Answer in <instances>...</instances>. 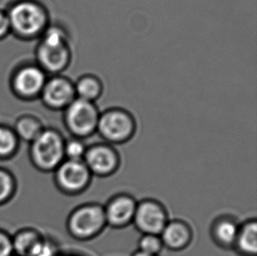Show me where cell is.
Wrapping results in <instances>:
<instances>
[{
    "instance_id": "6da1fadb",
    "label": "cell",
    "mask_w": 257,
    "mask_h": 256,
    "mask_svg": "<svg viewBox=\"0 0 257 256\" xmlns=\"http://www.w3.org/2000/svg\"><path fill=\"white\" fill-rule=\"evenodd\" d=\"M11 34L23 41H33L42 36L49 27V12L37 0H17L7 10Z\"/></svg>"
},
{
    "instance_id": "7a4b0ae2",
    "label": "cell",
    "mask_w": 257,
    "mask_h": 256,
    "mask_svg": "<svg viewBox=\"0 0 257 256\" xmlns=\"http://www.w3.org/2000/svg\"><path fill=\"white\" fill-rule=\"evenodd\" d=\"M36 64L47 74L59 75L70 63L71 52L64 29L57 25H49L39 38L35 49Z\"/></svg>"
},
{
    "instance_id": "3957f363",
    "label": "cell",
    "mask_w": 257,
    "mask_h": 256,
    "mask_svg": "<svg viewBox=\"0 0 257 256\" xmlns=\"http://www.w3.org/2000/svg\"><path fill=\"white\" fill-rule=\"evenodd\" d=\"M65 140L56 128L45 127L37 138L29 143V160L42 173L54 172L65 160Z\"/></svg>"
},
{
    "instance_id": "277c9868",
    "label": "cell",
    "mask_w": 257,
    "mask_h": 256,
    "mask_svg": "<svg viewBox=\"0 0 257 256\" xmlns=\"http://www.w3.org/2000/svg\"><path fill=\"white\" fill-rule=\"evenodd\" d=\"M106 226L104 206L97 203L81 204L67 218V232L81 241L95 239Z\"/></svg>"
},
{
    "instance_id": "5b68a950",
    "label": "cell",
    "mask_w": 257,
    "mask_h": 256,
    "mask_svg": "<svg viewBox=\"0 0 257 256\" xmlns=\"http://www.w3.org/2000/svg\"><path fill=\"white\" fill-rule=\"evenodd\" d=\"M137 129L134 116L120 108H111L101 113L97 133L111 145L124 144L132 140Z\"/></svg>"
},
{
    "instance_id": "8992f818",
    "label": "cell",
    "mask_w": 257,
    "mask_h": 256,
    "mask_svg": "<svg viewBox=\"0 0 257 256\" xmlns=\"http://www.w3.org/2000/svg\"><path fill=\"white\" fill-rule=\"evenodd\" d=\"M100 113L94 102L76 97L64 110L63 123L74 138H89L97 133Z\"/></svg>"
},
{
    "instance_id": "52a82bcc",
    "label": "cell",
    "mask_w": 257,
    "mask_h": 256,
    "mask_svg": "<svg viewBox=\"0 0 257 256\" xmlns=\"http://www.w3.org/2000/svg\"><path fill=\"white\" fill-rule=\"evenodd\" d=\"M48 78V74L36 63L19 66L11 76V90L21 100H35L40 97Z\"/></svg>"
},
{
    "instance_id": "ba28073f",
    "label": "cell",
    "mask_w": 257,
    "mask_h": 256,
    "mask_svg": "<svg viewBox=\"0 0 257 256\" xmlns=\"http://www.w3.org/2000/svg\"><path fill=\"white\" fill-rule=\"evenodd\" d=\"M54 173V182L62 193L77 196L90 187L92 175L84 161L65 159Z\"/></svg>"
},
{
    "instance_id": "9c48e42d",
    "label": "cell",
    "mask_w": 257,
    "mask_h": 256,
    "mask_svg": "<svg viewBox=\"0 0 257 256\" xmlns=\"http://www.w3.org/2000/svg\"><path fill=\"white\" fill-rule=\"evenodd\" d=\"M84 163L92 176L111 177L120 166V156L114 146L106 142L95 143L87 147Z\"/></svg>"
},
{
    "instance_id": "30bf717a",
    "label": "cell",
    "mask_w": 257,
    "mask_h": 256,
    "mask_svg": "<svg viewBox=\"0 0 257 256\" xmlns=\"http://www.w3.org/2000/svg\"><path fill=\"white\" fill-rule=\"evenodd\" d=\"M169 220L164 204L156 199L147 198L138 202L133 224L142 234L160 235Z\"/></svg>"
},
{
    "instance_id": "8fae6325",
    "label": "cell",
    "mask_w": 257,
    "mask_h": 256,
    "mask_svg": "<svg viewBox=\"0 0 257 256\" xmlns=\"http://www.w3.org/2000/svg\"><path fill=\"white\" fill-rule=\"evenodd\" d=\"M76 97L74 83L65 76L55 75L48 78L39 98L49 110L64 111Z\"/></svg>"
},
{
    "instance_id": "7c38bea8",
    "label": "cell",
    "mask_w": 257,
    "mask_h": 256,
    "mask_svg": "<svg viewBox=\"0 0 257 256\" xmlns=\"http://www.w3.org/2000/svg\"><path fill=\"white\" fill-rule=\"evenodd\" d=\"M138 202L126 193L115 195L104 206L106 224L112 228H125L132 224Z\"/></svg>"
},
{
    "instance_id": "4fadbf2b",
    "label": "cell",
    "mask_w": 257,
    "mask_h": 256,
    "mask_svg": "<svg viewBox=\"0 0 257 256\" xmlns=\"http://www.w3.org/2000/svg\"><path fill=\"white\" fill-rule=\"evenodd\" d=\"M164 247L171 251H182L190 246L193 232L187 222L181 219L169 220L160 233Z\"/></svg>"
},
{
    "instance_id": "5bb4252c",
    "label": "cell",
    "mask_w": 257,
    "mask_h": 256,
    "mask_svg": "<svg viewBox=\"0 0 257 256\" xmlns=\"http://www.w3.org/2000/svg\"><path fill=\"white\" fill-rule=\"evenodd\" d=\"M240 225L230 216H220L213 221L211 234L213 241L222 248H233Z\"/></svg>"
},
{
    "instance_id": "9a60e30c",
    "label": "cell",
    "mask_w": 257,
    "mask_h": 256,
    "mask_svg": "<svg viewBox=\"0 0 257 256\" xmlns=\"http://www.w3.org/2000/svg\"><path fill=\"white\" fill-rule=\"evenodd\" d=\"M44 234L33 227L20 229L12 235L14 255L33 256L42 242Z\"/></svg>"
},
{
    "instance_id": "2e32d148",
    "label": "cell",
    "mask_w": 257,
    "mask_h": 256,
    "mask_svg": "<svg viewBox=\"0 0 257 256\" xmlns=\"http://www.w3.org/2000/svg\"><path fill=\"white\" fill-rule=\"evenodd\" d=\"M233 248L240 256L257 255L256 219H248L240 225Z\"/></svg>"
},
{
    "instance_id": "e0dca14e",
    "label": "cell",
    "mask_w": 257,
    "mask_h": 256,
    "mask_svg": "<svg viewBox=\"0 0 257 256\" xmlns=\"http://www.w3.org/2000/svg\"><path fill=\"white\" fill-rule=\"evenodd\" d=\"M13 128L21 142L31 143L42 134L45 126L35 115L23 114L16 119Z\"/></svg>"
},
{
    "instance_id": "ac0fdd59",
    "label": "cell",
    "mask_w": 257,
    "mask_h": 256,
    "mask_svg": "<svg viewBox=\"0 0 257 256\" xmlns=\"http://www.w3.org/2000/svg\"><path fill=\"white\" fill-rule=\"evenodd\" d=\"M20 144L21 141L14 128L0 125V161L13 159L19 152Z\"/></svg>"
},
{
    "instance_id": "d6986e66",
    "label": "cell",
    "mask_w": 257,
    "mask_h": 256,
    "mask_svg": "<svg viewBox=\"0 0 257 256\" xmlns=\"http://www.w3.org/2000/svg\"><path fill=\"white\" fill-rule=\"evenodd\" d=\"M74 87L76 97L90 102H94L100 96L103 89L100 81L91 76L81 77Z\"/></svg>"
},
{
    "instance_id": "ffe728a7",
    "label": "cell",
    "mask_w": 257,
    "mask_h": 256,
    "mask_svg": "<svg viewBox=\"0 0 257 256\" xmlns=\"http://www.w3.org/2000/svg\"><path fill=\"white\" fill-rule=\"evenodd\" d=\"M17 188V180L13 172L0 167V206L12 201Z\"/></svg>"
},
{
    "instance_id": "44dd1931",
    "label": "cell",
    "mask_w": 257,
    "mask_h": 256,
    "mask_svg": "<svg viewBox=\"0 0 257 256\" xmlns=\"http://www.w3.org/2000/svg\"><path fill=\"white\" fill-rule=\"evenodd\" d=\"M164 247L160 235L143 234L138 241L137 250L151 255H159Z\"/></svg>"
},
{
    "instance_id": "7402d4cb",
    "label": "cell",
    "mask_w": 257,
    "mask_h": 256,
    "mask_svg": "<svg viewBox=\"0 0 257 256\" xmlns=\"http://www.w3.org/2000/svg\"><path fill=\"white\" fill-rule=\"evenodd\" d=\"M87 147L81 139L71 138L65 140L64 156L65 159L72 161H83L86 153Z\"/></svg>"
},
{
    "instance_id": "603a6c76",
    "label": "cell",
    "mask_w": 257,
    "mask_h": 256,
    "mask_svg": "<svg viewBox=\"0 0 257 256\" xmlns=\"http://www.w3.org/2000/svg\"><path fill=\"white\" fill-rule=\"evenodd\" d=\"M60 254L58 243L51 237L44 235L33 256H59Z\"/></svg>"
},
{
    "instance_id": "cb8c5ba5",
    "label": "cell",
    "mask_w": 257,
    "mask_h": 256,
    "mask_svg": "<svg viewBox=\"0 0 257 256\" xmlns=\"http://www.w3.org/2000/svg\"><path fill=\"white\" fill-rule=\"evenodd\" d=\"M0 256H14L12 235L3 229H0Z\"/></svg>"
},
{
    "instance_id": "d4e9b609",
    "label": "cell",
    "mask_w": 257,
    "mask_h": 256,
    "mask_svg": "<svg viewBox=\"0 0 257 256\" xmlns=\"http://www.w3.org/2000/svg\"><path fill=\"white\" fill-rule=\"evenodd\" d=\"M11 35V26L7 11L0 10V41Z\"/></svg>"
},
{
    "instance_id": "484cf974",
    "label": "cell",
    "mask_w": 257,
    "mask_h": 256,
    "mask_svg": "<svg viewBox=\"0 0 257 256\" xmlns=\"http://www.w3.org/2000/svg\"><path fill=\"white\" fill-rule=\"evenodd\" d=\"M132 256H159V255H151V254H148V253H143L139 250H137L136 252L133 253Z\"/></svg>"
},
{
    "instance_id": "4316f807",
    "label": "cell",
    "mask_w": 257,
    "mask_h": 256,
    "mask_svg": "<svg viewBox=\"0 0 257 256\" xmlns=\"http://www.w3.org/2000/svg\"><path fill=\"white\" fill-rule=\"evenodd\" d=\"M59 256H85L83 255V254H80V253H64V254H60Z\"/></svg>"
},
{
    "instance_id": "83f0119b",
    "label": "cell",
    "mask_w": 257,
    "mask_h": 256,
    "mask_svg": "<svg viewBox=\"0 0 257 256\" xmlns=\"http://www.w3.org/2000/svg\"><path fill=\"white\" fill-rule=\"evenodd\" d=\"M14 256H17V255H14Z\"/></svg>"
}]
</instances>
